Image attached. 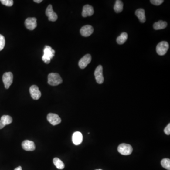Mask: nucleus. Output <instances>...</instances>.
<instances>
[{"label": "nucleus", "mask_w": 170, "mask_h": 170, "mask_svg": "<svg viewBox=\"0 0 170 170\" xmlns=\"http://www.w3.org/2000/svg\"><path fill=\"white\" fill-rule=\"evenodd\" d=\"M55 54V51L51 47L46 46L44 49V55L42 56V60L46 63L49 64L51 59L53 57Z\"/></svg>", "instance_id": "obj_1"}, {"label": "nucleus", "mask_w": 170, "mask_h": 170, "mask_svg": "<svg viewBox=\"0 0 170 170\" xmlns=\"http://www.w3.org/2000/svg\"><path fill=\"white\" fill-rule=\"evenodd\" d=\"M63 83L61 76L57 73H51L48 76V83L53 86H56Z\"/></svg>", "instance_id": "obj_2"}, {"label": "nucleus", "mask_w": 170, "mask_h": 170, "mask_svg": "<svg viewBox=\"0 0 170 170\" xmlns=\"http://www.w3.org/2000/svg\"><path fill=\"white\" fill-rule=\"evenodd\" d=\"M169 48L168 42L166 41H162L156 46V53L160 56L165 55Z\"/></svg>", "instance_id": "obj_3"}, {"label": "nucleus", "mask_w": 170, "mask_h": 170, "mask_svg": "<svg viewBox=\"0 0 170 170\" xmlns=\"http://www.w3.org/2000/svg\"><path fill=\"white\" fill-rule=\"evenodd\" d=\"M118 151L122 155H130L133 151V148L130 144L123 143L119 145Z\"/></svg>", "instance_id": "obj_4"}, {"label": "nucleus", "mask_w": 170, "mask_h": 170, "mask_svg": "<svg viewBox=\"0 0 170 170\" xmlns=\"http://www.w3.org/2000/svg\"><path fill=\"white\" fill-rule=\"evenodd\" d=\"M103 68L102 65H100L98 66L94 72L95 79L98 84H102L104 81V78L103 74Z\"/></svg>", "instance_id": "obj_5"}, {"label": "nucleus", "mask_w": 170, "mask_h": 170, "mask_svg": "<svg viewBox=\"0 0 170 170\" xmlns=\"http://www.w3.org/2000/svg\"><path fill=\"white\" fill-rule=\"evenodd\" d=\"M13 76L12 72H5L2 76V81L4 83V87L6 89H8L13 82Z\"/></svg>", "instance_id": "obj_6"}, {"label": "nucleus", "mask_w": 170, "mask_h": 170, "mask_svg": "<svg viewBox=\"0 0 170 170\" xmlns=\"http://www.w3.org/2000/svg\"><path fill=\"white\" fill-rule=\"evenodd\" d=\"M47 119L51 124L54 126L59 124L62 121V120L58 115L53 113H50L47 115Z\"/></svg>", "instance_id": "obj_7"}, {"label": "nucleus", "mask_w": 170, "mask_h": 170, "mask_svg": "<svg viewBox=\"0 0 170 170\" xmlns=\"http://www.w3.org/2000/svg\"><path fill=\"white\" fill-rule=\"evenodd\" d=\"M46 14L48 18V19L50 21H56L58 19V16L56 13L53 11L52 5H49L46 9Z\"/></svg>", "instance_id": "obj_8"}, {"label": "nucleus", "mask_w": 170, "mask_h": 170, "mask_svg": "<svg viewBox=\"0 0 170 170\" xmlns=\"http://www.w3.org/2000/svg\"><path fill=\"white\" fill-rule=\"evenodd\" d=\"M29 92L32 98L37 100L39 99L41 96V93L39 90V88L36 85H32L29 88Z\"/></svg>", "instance_id": "obj_9"}, {"label": "nucleus", "mask_w": 170, "mask_h": 170, "mask_svg": "<svg viewBox=\"0 0 170 170\" xmlns=\"http://www.w3.org/2000/svg\"><path fill=\"white\" fill-rule=\"evenodd\" d=\"M91 56L90 54H87L81 58L79 62V66L81 69H84L90 63L91 61Z\"/></svg>", "instance_id": "obj_10"}, {"label": "nucleus", "mask_w": 170, "mask_h": 170, "mask_svg": "<svg viewBox=\"0 0 170 170\" xmlns=\"http://www.w3.org/2000/svg\"><path fill=\"white\" fill-rule=\"evenodd\" d=\"M25 25L28 29L33 30L37 27L36 19L35 18H28L25 21Z\"/></svg>", "instance_id": "obj_11"}, {"label": "nucleus", "mask_w": 170, "mask_h": 170, "mask_svg": "<svg viewBox=\"0 0 170 170\" xmlns=\"http://www.w3.org/2000/svg\"><path fill=\"white\" fill-rule=\"evenodd\" d=\"M93 32V29L91 25H84L80 30V33L82 36L88 37L91 35Z\"/></svg>", "instance_id": "obj_12"}, {"label": "nucleus", "mask_w": 170, "mask_h": 170, "mask_svg": "<svg viewBox=\"0 0 170 170\" xmlns=\"http://www.w3.org/2000/svg\"><path fill=\"white\" fill-rule=\"evenodd\" d=\"M22 147L24 150L27 151H33L36 148L35 144L34 142L28 140H25L23 142Z\"/></svg>", "instance_id": "obj_13"}, {"label": "nucleus", "mask_w": 170, "mask_h": 170, "mask_svg": "<svg viewBox=\"0 0 170 170\" xmlns=\"http://www.w3.org/2000/svg\"><path fill=\"white\" fill-rule=\"evenodd\" d=\"M94 13L93 8L90 5H85L83 8L82 12V16L83 17H89L92 16Z\"/></svg>", "instance_id": "obj_14"}, {"label": "nucleus", "mask_w": 170, "mask_h": 170, "mask_svg": "<svg viewBox=\"0 0 170 170\" xmlns=\"http://www.w3.org/2000/svg\"><path fill=\"white\" fill-rule=\"evenodd\" d=\"M83 141L82 133L79 131H76L72 135V142L75 145H79Z\"/></svg>", "instance_id": "obj_15"}, {"label": "nucleus", "mask_w": 170, "mask_h": 170, "mask_svg": "<svg viewBox=\"0 0 170 170\" xmlns=\"http://www.w3.org/2000/svg\"><path fill=\"white\" fill-rule=\"evenodd\" d=\"M135 15L138 18L140 22L144 23L146 22L145 12L143 8H138L136 10L135 12Z\"/></svg>", "instance_id": "obj_16"}, {"label": "nucleus", "mask_w": 170, "mask_h": 170, "mask_svg": "<svg viewBox=\"0 0 170 170\" xmlns=\"http://www.w3.org/2000/svg\"><path fill=\"white\" fill-rule=\"evenodd\" d=\"M167 26V23L163 20H159L158 22L155 23L153 25V28L154 29L161 30L165 29Z\"/></svg>", "instance_id": "obj_17"}, {"label": "nucleus", "mask_w": 170, "mask_h": 170, "mask_svg": "<svg viewBox=\"0 0 170 170\" xmlns=\"http://www.w3.org/2000/svg\"><path fill=\"white\" fill-rule=\"evenodd\" d=\"M127 39V34L126 32H123L117 38L116 41L119 45L124 44Z\"/></svg>", "instance_id": "obj_18"}, {"label": "nucleus", "mask_w": 170, "mask_h": 170, "mask_svg": "<svg viewBox=\"0 0 170 170\" xmlns=\"http://www.w3.org/2000/svg\"><path fill=\"white\" fill-rule=\"evenodd\" d=\"M123 8V2L120 0H117L115 2L114 6V10L115 12L120 13L122 12Z\"/></svg>", "instance_id": "obj_19"}, {"label": "nucleus", "mask_w": 170, "mask_h": 170, "mask_svg": "<svg viewBox=\"0 0 170 170\" xmlns=\"http://www.w3.org/2000/svg\"><path fill=\"white\" fill-rule=\"evenodd\" d=\"M53 163L56 167L59 170H63L65 167V165L63 161L57 157H55L53 159Z\"/></svg>", "instance_id": "obj_20"}, {"label": "nucleus", "mask_w": 170, "mask_h": 170, "mask_svg": "<svg viewBox=\"0 0 170 170\" xmlns=\"http://www.w3.org/2000/svg\"><path fill=\"white\" fill-rule=\"evenodd\" d=\"M0 121L3 123L5 126L7 125L10 124L12 122V118L9 115H3L2 116Z\"/></svg>", "instance_id": "obj_21"}, {"label": "nucleus", "mask_w": 170, "mask_h": 170, "mask_svg": "<svg viewBox=\"0 0 170 170\" xmlns=\"http://www.w3.org/2000/svg\"><path fill=\"white\" fill-rule=\"evenodd\" d=\"M161 165L164 168L168 170H170V159L165 158L161 161Z\"/></svg>", "instance_id": "obj_22"}, {"label": "nucleus", "mask_w": 170, "mask_h": 170, "mask_svg": "<svg viewBox=\"0 0 170 170\" xmlns=\"http://www.w3.org/2000/svg\"><path fill=\"white\" fill-rule=\"evenodd\" d=\"M5 45V39L4 36L0 34V51L3 50Z\"/></svg>", "instance_id": "obj_23"}, {"label": "nucleus", "mask_w": 170, "mask_h": 170, "mask_svg": "<svg viewBox=\"0 0 170 170\" xmlns=\"http://www.w3.org/2000/svg\"><path fill=\"white\" fill-rule=\"evenodd\" d=\"M0 2L2 4L6 6H12L13 4V1L12 0H1Z\"/></svg>", "instance_id": "obj_24"}, {"label": "nucleus", "mask_w": 170, "mask_h": 170, "mask_svg": "<svg viewBox=\"0 0 170 170\" xmlns=\"http://www.w3.org/2000/svg\"><path fill=\"white\" fill-rule=\"evenodd\" d=\"M163 0H151L150 2L153 5H155L159 6L162 3L164 2Z\"/></svg>", "instance_id": "obj_25"}, {"label": "nucleus", "mask_w": 170, "mask_h": 170, "mask_svg": "<svg viewBox=\"0 0 170 170\" xmlns=\"http://www.w3.org/2000/svg\"><path fill=\"white\" fill-rule=\"evenodd\" d=\"M165 133L167 135H170V124H168V125L166 127L164 130Z\"/></svg>", "instance_id": "obj_26"}, {"label": "nucleus", "mask_w": 170, "mask_h": 170, "mask_svg": "<svg viewBox=\"0 0 170 170\" xmlns=\"http://www.w3.org/2000/svg\"><path fill=\"white\" fill-rule=\"evenodd\" d=\"M4 127H5V126L3 124V123L0 121V129H3Z\"/></svg>", "instance_id": "obj_27"}, {"label": "nucleus", "mask_w": 170, "mask_h": 170, "mask_svg": "<svg viewBox=\"0 0 170 170\" xmlns=\"http://www.w3.org/2000/svg\"><path fill=\"white\" fill-rule=\"evenodd\" d=\"M34 2H36V3H41L42 2V0H35L34 1Z\"/></svg>", "instance_id": "obj_28"}, {"label": "nucleus", "mask_w": 170, "mask_h": 170, "mask_svg": "<svg viewBox=\"0 0 170 170\" xmlns=\"http://www.w3.org/2000/svg\"><path fill=\"white\" fill-rule=\"evenodd\" d=\"M22 170V167L19 166V167H17V168H15V170Z\"/></svg>", "instance_id": "obj_29"}, {"label": "nucleus", "mask_w": 170, "mask_h": 170, "mask_svg": "<svg viewBox=\"0 0 170 170\" xmlns=\"http://www.w3.org/2000/svg\"><path fill=\"white\" fill-rule=\"evenodd\" d=\"M101 170V169H99V170Z\"/></svg>", "instance_id": "obj_30"}]
</instances>
